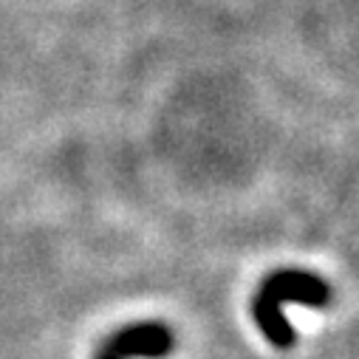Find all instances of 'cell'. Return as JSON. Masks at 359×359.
<instances>
[{
  "instance_id": "1",
  "label": "cell",
  "mask_w": 359,
  "mask_h": 359,
  "mask_svg": "<svg viewBox=\"0 0 359 359\" xmlns=\"http://www.w3.org/2000/svg\"><path fill=\"white\" fill-rule=\"evenodd\" d=\"M289 303L323 309L331 303V289L317 275L300 272V269H280V272L269 275L260 283L255 303H252V314L263 337L278 348H292L297 339L292 323L283 314V306Z\"/></svg>"
},
{
  "instance_id": "2",
  "label": "cell",
  "mask_w": 359,
  "mask_h": 359,
  "mask_svg": "<svg viewBox=\"0 0 359 359\" xmlns=\"http://www.w3.org/2000/svg\"><path fill=\"white\" fill-rule=\"evenodd\" d=\"M175 339L170 334L167 325L161 323H139V325H128L122 331H116L100 351L116 356V359H133V356H144V359H161L172 351Z\"/></svg>"
},
{
  "instance_id": "3",
  "label": "cell",
  "mask_w": 359,
  "mask_h": 359,
  "mask_svg": "<svg viewBox=\"0 0 359 359\" xmlns=\"http://www.w3.org/2000/svg\"><path fill=\"white\" fill-rule=\"evenodd\" d=\"M97 359H116V356H111V353H105V351H100V353H97Z\"/></svg>"
}]
</instances>
